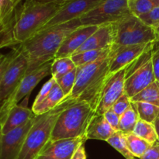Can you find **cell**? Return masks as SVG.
I'll return each instance as SVG.
<instances>
[{
	"mask_svg": "<svg viewBox=\"0 0 159 159\" xmlns=\"http://www.w3.org/2000/svg\"><path fill=\"white\" fill-rule=\"evenodd\" d=\"M67 2L24 0L11 20L4 48H14L37 34Z\"/></svg>",
	"mask_w": 159,
	"mask_h": 159,
	"instance_id": "1",
	"label": "cell"
},
{
	"mask_svg": "<svg viewBox=\"0 0 159 159\" xmlns=\"http://www.w3.org/2000/svg\"><path fill=\"white\" fill-rule=\"evenodd\" d=\"M80 26V19H75L39 31L19 45L28 59L29 66L26 73L54 60L65 39Z\"/></svg>",
	"mask_w": 159,
	"mask_h": 159,
	"instance_id": "2",
	"label": "cell"
},
{
	"mask_svg": "<svg viewBox=\"0 0 159 159\" xmlns=\"http://www.w3.org/2000/svg\"><path fill=\"white\" fill-rule=\"evenodd\" d=\"M110 56L107 58L77 67L75 86L70 97L84 101L96 111L102 90L110 75Z\"/></svg>",
	"mask_w": 159,
	"mask_h": 159,
	"instance_id": "3",
	"label": "cell"
},
{
	"mask_svg": "<svg viewBox=\"0 0 159 159\" xmlns=\"http://www.w3.org/2000/svg\"><path fill=\"white\" fill-rule=\"evenodd\" d=\"M75 101L77 100L67 96L55 108L36 116L35 121L26 135L17 159H35L51 140L53 129L59 115L66 107Z\"/></svg>",
	"mask_w": 159,
	"mask_h": 159,
	"instance_id": "4",
	"label": "cell"
},
{
	"mask_svg": "<svg viewBox=\"0 0 159 159\" xmlns=\"http://www.w3.org/2000/svg\"><path fill=\"white\" fill-rule=\"evenodd\" d=\"M96 113L84 101H75L61 113L56 120L50 141L85 137L89 124Z\"/></svg>",
	"mask_w": 159,
	"mask_h": 159,
	"instance_id": "5",
	"label": "cell"
},
{
	"mask_svg": "<svg viewBox=\"0 0 159 159\" xmlns=\"http://www.w3.org/2000/svg\"><path fill=\"white\" fill-rule=\"evenodd\" d=\"M114 32L111 53L124 47L150 43L156 40L153 28L132 14L114 23Z\"/></svg>",
	"mask_w": 159,
	"mask_h": 159,
	"instance_id": "6",
	"label": "cell"
},
{
	"mask_svg": "<svg viewBox=\"0 0 159 159\" xmlns=\"http://www.w3.org/2000/svg\"><path fill=\"white\" fill-rule=\"evenodd\" d=\"M155 81L151 49L127 67L125 93L131 99Z\"/></svg>",
	"mask_w": 159,
	"mask_h": 159,
	"instance_id": "7",
	"label": "cell"
},
{
	"mask_svg": "<svg viewBox=\"0 0 159 159\" xmlns=\"http://www.w3.org/2000/svg\"><path fill=\"white\" fill-rule=\"evenodd\" d=\"M128 0H101L93 9L80 18L82 26H96L115 23L130 15Z\"/></svg>",
	"mask_w": 159,
	"mask_h": 159,
	"instance_id": "8",
	"label": "cell"
},
{
	"mask_svg": "<svg viewBox=\"0 0 159 159\" xmlns=\"http://www.w3.org/2000/svg\"><path fill=\"white\" fill-rule=\"evenodd\" d=\"M52 61H53L47 62L39 68L25 75L12 94L0 105V122L2 120L12 107L17 105L22 99L30 96L37 84L48 75L51 74Z\"/></svg>",
	"mask_w": 159,
	"mask_h": 159,
	"instance_id": "9",
	"label": "cell"
},
{
	"mask_svg": "<svg viewBox=\"0 0 159 159\" xmlns=\"http://www.w3.org/2000/svg\"><path fill=\"white\" fill-rule=\"evenodd\" d=\"M28 59L20 47H16V52L3 74L0 82V105L8 99L27 71Z\"/></svg>",
	"mask_w": 159,
	"mask_h": 159,
	"instance_id": "10",
	"label": "cell"
},
{
	"mask_svg": "<svg viewBox=\"0 0 159 159\" xmlns=\"http://www.w3.org/2000/svg\"><path fill=\"white\" fill-rule=\"evenodd\" d=\"M126 71L127 67L113 74H110L107 78L102 90L96 113L103 115L125 93Z\"/></svg>",
	"mask_w": 159,
	"mask_h": 159,
	"instance_id": "11",
	"label": "cell"
},
{
	"mask_svg": "<svg viewBox=\"0 0 159 159\" xmlns=\"http://www.w3.org/2000/svg\"><path fill=\"white\" fill-rule=\"evenodd\" d=\"M100 1L101 0H71L67 2L39 31L44 30L51 26L62 24L75 19H80L82 16L97 6Z\"/></svg>",
	"mask_w": 159,
	"mask_h": 159,
	"instance_id": "12",
	"label": "cell"
},
{
	"mask_svg": "<svg viewBox=\"0 0 159 159\" xmlns=\"http://www.w3.org/2000/svg\"><path fill=\"white\" fill-rule=\"evenodd\" d=\"M35 115L27 124L6 134H0V159H17L28 132L35 121Z\"/></svg>",
	"mask_w": 159,
	"mask_h": 159,
	"instance_id": "13",
	"label": "cell"
},
{
	"mask_svg": "<svg viewBox=\"0 0 159 159\" xmlns=\"http://www.w3.org/2000/svg\"><path fill=\"white\" fill-rule=\"evenodd\" d=\"M85 141V137L49 141L35 159H71L78 148Z\"/></svg>",
	"mask_w": 159,
	"mask_h": 159,
	"instance_id": "14",
	"label": "cell"
},
{
	"mask_svg": "<svg viewBox=\"0 0 159 159\" xmlns=\"http://www.w3.org/2000/svg\"><path fill=\"white\" fill-rule=\"evenodd\" d=\"M153 43L132 45L117 49L111 53L110 74H113L128 66L138 57L152 49Z\"/></svg>",
	"mask_w": 159,
	"mask_h": 159,
	"instance_id": "15",
	"label": "cell"
},
{
	"mask_svg": "<svg viewBox=\"0 0 159 159\" xmlns=\"http://www.w3.org/2000/svg\"><path fill=\"white\" fill-rule=\"evenodd\" d=\"M28 97L29 96L25 98L22 104H17L12 107L2 120L0 122L1 134H6L18 127L25 125L35 116L32 109L30 110L26 106L28 102Z\"/></svg>",
	"mask_w": 159,
	"mask_h": 159,
	"instance_id": "16",
	"label": "cell"
},
{
	"mask_svg": "<svg viewBox=\"0 0 159 159\" xmlns=\"http://www.w3.org/2000/svg\"><path fill=\"white\" fill-rule=\"evenodd\" d=\"M98 28L96 26H80L74 30L61 43L55 58L71 57Z\"/></svg>",
	"mask_w": 159,
	"mask_h": 159,
	"instance_id": "17",
	"label": "cell"
},
{
	"mask_svg": "<svg viewBox=\"0 0 159 159\" xmlns=\"http://www.w3.org/2000/svg\"><path fill=\"white\" fill-rule=\"evenodd\" d=\"M114 23L99 26L86 41L74 53L75 54L93 50L112 48L114 41Z\"/></svg>",
	"mask_w": 159,
	"mask_h": 159,
	"instance_id": "18",
	"label": "cell"
},
{
	"mask_svg": "<svg viewBox=\"0 0 159 159\" xmlns=\"http://www.w3.org/2000/svg\"><path fill=\"white\" fill-rule=\"evenodd\" d=\"M114 133L115 130L107 122L104 115L96 113L86 129L85 139L107 141V140Z\"/></svg>",
	"mask_w": 159,
	"mask_h": 159,
	"instance_id": "19",
	"label": "cell"
},
{
	"mask_svg": "<svg viewBox=\"0 0 159 159\" xmlns=\"http://www.w3.org/2000/svg\"><path fill=\"white\" fill-rule=\"evenodd\" d=\"M65 97L66 96H65L62 90L61 89V88L56 82L50 94L39 105L36 106V107H33L32 111L37 116L48 113V111L55 108Z\"/></svg>",
	"mask_w": 159,
	"mask_h": 159,
	"instance_id": "20",
	"label": "cell"
},
{
	"mask_svg": "<svg viewBox=\"0 0 159 159\" xmlns=\"http://www.w3.org/2000/svg\"><path fill=\"white\" fill-rule=\"evenodd\" d=\"M111 51L112 48L100 50H93V51H87L85 52L75 54L71 57L76 67H79L107 58L111 55Z\"/></svg>",
	"mask_w": 159,
	"mask_h": 159,
	"instance_id": "21",
	"label": "cell"
},
{
	"mask_svg": "<svg viewBox=\"0 0 159 159\" xmlns=\"http://www.w3.org/2000/svg\"><path fill=\"white\" fill-rule=\"evenodd\" d=\"M125 135L129 150L135 158H141L152 146V144L148 141L137 136L134 133L127 134Z\"/></svg>",
	"mask_w": 159,
	"mask_h": 159,
	"instance_id": "22",
	"label": "cell"
},
{
	"mask_svg": "<svg viewBox=\"0 0 159 159\" xmlns=\"http://www.w3.org/2000/svg\"><path fill=\"white\" fill-rule=\"evenodd\" d=\"M76 65H75L71 57H64L59 58H54L51 64V77L55 79L56 80L60 79L61 77L65 75L68 74L76 68Z\"/></svg>",
	"mask_w": 159,
	"mask_h": 159,
	"instance_id": "23",
	"label": "cell"
},
{
	"mask_svg": "<svg viewBox=\"0 0 159 159\" xmlns=\"http://www.w3.org/2000/svg\"><path fill=\"white\" fill-rule=\"evenodd\" d=\"M131 102H145L159 107V82L155 81L130 99Z\"/></svg>",
	"mask_w": 159,
	"mask_h": 159,
	"instance_id": "24",
	"label": "cell"
},
{
	"mask_svg": "<svg viewBox=\"0 0 159 159\" xmlns=\"http://www.w3.org/2000/svg\"><path fill=\"white\" fill-rule=\"evenodd\" d=\"M139 120L136 108L132 102L131 106L127 109V111L120 116L119 130L123 132L124 134L133 133L134 129Z\"/></svg>",
	"mask_w": 159,
	"mask_h": 159,
	"instance_id": "25",
	"label": "cell"
},
{
	"mask_svg": "<svg viewBox=\"0 0 159 159\" xmlns=\"http://www.w3.org/2000/svg\"><path fill=\"white\" fill-rule=\"evenodd\" d=\"M133 104L136 108L140 120L154 124L159 117V107L157 106L145 102H134Z\"/></svg>",
	"mask_w": 159,
	"mask_h": 159,
	"instance_id": "26",
	"label": "cell"
},
{
	"mask_svg": "<svg viewBox=\"0 0 159 159\" xmlns=\"http://www.w3.org/2000/svg\"><path fill=\"white\" fill-rule=\"evenodd\" d=\"M111 147L121 154L126 159H134L135 158L130 152L127 146L126 135L123 132L115 131V133L107 141Z\"/></svg>",
	"mask_w": 159,
	"mask_h": 159,
	"instance_id": "27",
	"label": "cell"
},
{
	"mask_svg": "<svg viewBox=\"0 0 159 159\" xmlns=\"http://www.w3.org/2000/svg\"><path fill=\"white\" fill-rule=\"evenodd\" d=\"M133 133L137 136L143 138L145 141H148L152 144H155L158 141L156 130L153 124L139 120L136 124Z\"/></svg>",
	"mask_w": 159,
	"mask_h": 159,
	"instance_id": "28",
	"label": "cell"
},
{
	"mask_svg": "<svg viewBox=\"0 0 159 159\" xmlns=\"http://www.w3.org/2000/svg\"><path fill=\"white\" fill-rule=\"evenodd\" d=\"M158 6H159V0H128L130 13L137 17L151 12Z\"/></svg>",
	"mask_w": 159,
	"mask_h": 159,
	"instance_id": "29",
	"label": "cell"
},
{
	"mask_svg": "<svg viewBox=\"0 0 159 159\" xmlns=\"http://www.w3.org/2000/svg\"><path fill=\"white\" fill-rule=\"evenodd\" d=\"M76 75H77V68L56 80V82L66 97L69 96L72 92L75 84Z\"/></svg>",
	"mask_w": 159,
	"mask_h": 159,
	"instance_id": "30",
	"label": "cell"
},
{
	"mask_svg": "<svg viewBox=\"0 0 159 159\" xmlns=\"http://www.w3.org/2000/svg\"><path fill=\"white\" fill-rule=\"evenodd\" d=\"M132 102L130 100V98L128 97L126 93H124V95L120 96L116 102H114V104L112 107V110L118 115V116H120L121 115L124 114L126 111L127 110V109L131 106Z\"/></svg>",
	"mask_w": 159,
	"mask_h": 159,
	"instance_id": "31",
	"label": "cell"
},
{
	"mask_svg": "<svg viewBox=\"0 0 159 159\" xmlns=\"http://www.w3.org/2000/svg\"><path fill=\"white\" fill-rule=\"evenodd\" d=\"M55 84H56V79H54L53 77H51V79L46 82V83H44V85H43L41 89L40 90V92H39V93L37 94V96H36L33 107H36V106L39 105L40 102H43V101L45 99V98L50 94V93L51 92L53 87L54 86Z\"/></svg>",
	"mask_w": 159,
	"mask_h": 159,
	"instance_id": "32",
	"label": "cell"
},
{
	"mask_svg": "<svg viewBox=\"0 0 159 159\" xmlns=\"http://www.w3.org/2000/svg\"><path fill=\"white\" fill-rule=\"evenodd\" d=\"M140 20L151 27H155L159 24V6L152 9L151 12L141 16Z\"/></svg>",
	"mask_w": 159,
	"mask_h": 159,
	"instance_id": "33",
	"label": "cell"
},
{
	"mask_svg": "<svg viewBox=\"0 0 159 159\" xmlns=\"http://www.w3.org/2000/svg\"><path fill=\"white\" fill-rule=\"evenodd\" d=\"M16 52V47L12 48V50L7 54H0V82H1L5 71L9 66L12 59L13 58Z\"/></svg>",
	"mask_w": 159,
	"mask_h": 159,
	"instance_id": "34",
	"label": "cell"
},
{
	"mask_svg": "<svg viewBox=\"0 0 159 159\" xmlns=\"http://www.w3.org/2000/svg\"><path fill=\"white\" fill-rule=\"evenodd\" d=\"M152 61L155 78L159 82V40L153 42L152 48Z\"/></svg>",
	"mask_w": 159,
	"mask_h": 159,
	"instance_id": "35",
	"label": "cell"
},
{
	"mask_svg": "<svg viewBox=\"0 0 159 159\" xmlns=\"http://www.w3.org/2000/svg\"><path fill=\"white\" fill-rule=\"evenodd\" d=\"M104 116L107 119V122L110 124V125L113 128V130L115 131H118L119 130V127H120V116H118L113 110L112 108H110V110H107L105 113H104Z\"/></svg>",
	"mask_w": 159,
	"mask_h": 159,
	"instance_id": "36",
	"label": "cell"
},
{
	"mask_svg": "<svg viewBox=\"0 0 159 159\" xmlns=\"http://www.w3.org/2000/svg\"><path fill=\"white\" fill-rule=\"evenodd\" d=\"M140 159H159V142L152 144V147L144 154Z\"/></svg>",
	"mask_w": 159,
	"mask_h": 159,
	"instance_id": "37",
	"label": "cell"
},
{
	"mask_svg": "<svg viewBox=\"0 0 159 159\" xmlns=\"http://www.w3.org/2000/svg\"><path fill=\"white\" fill-rule=\"evenodd\" d=\"M71 159H87L86 153H85V142L82 143L75 152L73 155Z\"/></svg>",
	"mask_w": 159,
	"mask_h": 159,
	"instance_id": "38",
	"label": "cell"
},
{
	"mask_svg": "<svg viewBox=\"0 0 159 159\" xmlns=\"http://www.w3.org/2000/svg\"><path fill=\"white\" fill-rule=\"evenodd\" d=\"M153 124H154V126H155V130H156L157 136H158V141L159 142V117L155 121V122H154Z\"/></svg>",
	"mask_w": 159,
	"mask_h": 159,
	"instance_id": "39",
	"label": "cell"
},
{
	"mask_svg": "<svg viewBox=\"0 0 159 159\" xmlns=\"http://www.w3.org/2000/svg\"><path fill=\"white\" fill-rule=\"evenodd\" d=\"M11 1H12V5H13L14 7H15L16 9H17V7H18L24 0H11Z\"/></svg>",
	"mask_w": 159,
	"mask_h": 159,
	"instance_id": "40",
	"label": "cell"
},
{
	"mask_svg": "<svg viewBox=\"0 0 159 159\" xmlns=\"http://www.w3.org/2000/svg\"><path fill=\"white\" fill-rule=\"evenodd\" d=\"M153 29L155 32V35H156V40H159V24L153 27Z\"/></svg>",
	"mask_w": 159,
	"mask_h": 159,
	"instance_id": "41",
	"label": "cell"
},
{
	"mask_svg": "<svg viewBox=\"0 0 159 159\" xmlns=\"http://www.w3.org/2000/svg\"><path fill=\"white\" fill-rule=\"evenodd\" d=\"M46 1H60V2H68L71 0H46Z\"/></svg>",
	"mask_w": 159,
	"mask_h": 159,
	"instance_id": "42",
	"label": "cell"
},
{
	"mask_svg": "<svg viewBox=\"0 0 159 159\" xmlns=\"http://www.w3.org/2000/svg\"><path fill=\"white\" fill-rule=\"evenodd\" d=\"M134 159H140V158H134Z\"/></svg>",
	"mask_w": 159,
	"mask_h": 159,
	"instance_id": "43",
	"label": "cell"
}]
</instances>
